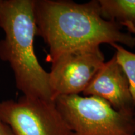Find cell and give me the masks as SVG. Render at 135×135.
I'll list each match as a JSON object with an SVG mask.
<instances>
[{
    "instance_id": "1",
    "label": "cell",
    "mask_w": 135,
    "mask_h": 135,
    "mask_svg": "<svg viewBox=\"0 0 135 135\" xmlns=\"http://www.w3.org/2000/svg\"><path fill=\"white\" fill-rule=\"evenodd\" d=\"M36 35L49 47L50 63L69 52L102 44L135 46V37L122 26L104 19L98 0L78 3L66 0H34Z\"/></svg>"
},
{
    "instance_id": "2",
    "label": "cell",
    "mask_w": 135,
    "mask_h": 135,
    "mask_svg": "<svg viewBox=\"0 0 135 135\" xmlns=\"http://www.w3.org/2000/svg\"><path fill=\"white\" fill-rule=\"evenodd\" d=\"M0 59L8 62L16 86L25 97L53 101L49 73L39 63L34 50L36 25L34 0H1Z\"/></svg>"
},
{
    "instance_id": "3",
    "label": "cell",
    "mask_w": 135,
    "mask_h": 135,
    "mask_svg": "<svg viewBox=\"0 0 135 135\" xmlns=\"http://www.w3.org/2000/svg\"><path fill=\"white\" fill-rule=\"evenodd\" d=\"M71 135H135V116L95 97L63 96L55 101Z\"/></svg>"
},
{
    "instance_id": "4",
    "label": "cell",
    "mask_w": 135,
    "mask_h": 135,
    "mask_svg": "<svg viewBox=\"0 0 135 135\" xmlns=\"http://www.w3.org/2000/svg\"><path fill=\"white\" fill-rule=\"evenodd\" d=\"M0 119L14 135H71L55 101L23 96L0 102Z\"/></svg>"
},
{
    "instance_id": "5",
    "label": "cell",
    "mask_w": 135,
    "mask_h": 135,
    "mask_svg": "<svg viewBox=\"0 0 135 135\" xmlns=\"http://www.w3.org/2000/svg\"><path fill=\"white\" fill-rule=\"evenodd\" d=\"M104 63L100 47L69 52L59 56L51 63L49 73L53 100L83 93Z\"/></svg>"
},
{
    "instance_id": "6",
    "label": "cell",
    "mask_w": 135,
    "mask_h": 135,
    "mask_svg": "<svg viewBox=\"0 0 135 135\" xmlns=\"http://www.w3.org/2000/svg\"><path fill=\"white\" fill-rule=\"evenodd\" d=\"M83 93L103 99L119 112L134 114L128 78L115 55L103 64Z\"/></svg>"
},
{
    "instance_id": "7",
    "label": "cell",
    "mask_w": 135,
    "mask_h": 135,
    "mask_svg": "<svg viewBox=\"0 0 135 135\" xmlns=\"http://www.w3.org/2000/svg\"><path fill=\"white\" fill-rule=\"evenodd\" d=\"M104 19L125 26L135 33V0H98Z\"/></svg>"
},
{
    "instance_id": "8",
    "label": "cell",
    "mask_w": 135,
    "mask_h": 135,
    "mask_svg": "<svg viewBox=\"0 0 135 135\" xmlns=\"http://www.w3.org/2000/svg\"><path fill=\"white\" fill-rule=\"evenodd\" d=\"M111 46L115 49L114 55L128 78L135 116V53L126 50L119 44H112Z\"/></svg>"
},
{
    "instance_id": "9",
    "label": "cell",
    "mask_w": 135,
    "mask_h": 135,
    "mask_svg": "<svg viewBox=\"0 0 135 135\" xmlns=\"http://www.w3.org/2000/svg\"><path fill=\"white\" fill-rule=\"evenodd\" d=\"M0 135H14L8 124L0 119Z\"/></svg>"
},
{
    "instance_id": "10",
    "label": "cell",
    "mask_w": 135,
    "mask_h": 135,
    "mask_svg": "<svg viewBox=\"0 0 135 135\" xmlns=\"http://www.w3.org/2000/svg\"><path fill=\"white\" fill-rule=\"evenodd\" d=\"M1 0H0V5H1Z\"/></svg>"
}]
</instances>
